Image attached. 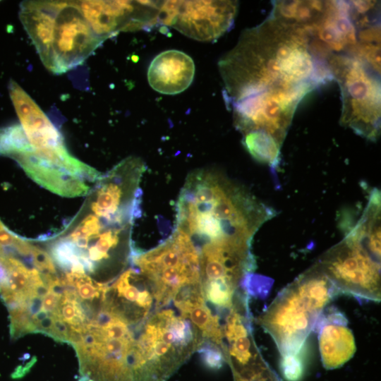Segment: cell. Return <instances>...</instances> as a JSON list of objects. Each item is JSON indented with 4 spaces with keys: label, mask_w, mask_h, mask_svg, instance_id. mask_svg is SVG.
<instances>
[{
    "label": "cell",
    "mask_w": 381,
    "mask_h": 381,
    "mask_svg": "<svg viewBox=\"0 0 381 381\" xmlns=\"http://www.w3.org/2000/svg\"><path fill=\"white\" fill-rule=\"evenodd\" d=\"M315 48L306 28L272 12L242 33L219 70L243 135L260 133L282 145L301 100L333 79L328 60Z\"/></svg>",
    "instance_id": "cell-1"
},
{
    "label": "cell",
    "mask_w": 381,
    "mask_h": 381,
    "mask_svg": "<svg viewBox=\"0 0 381 381\" xmlns=\"http://www.w3.org/2000/svg\"><path fill=\"white\" fill-rule=\"evenodd\" d=\"M275 214L223 174L202 169L187 177L180 192L175 228L196 245L251 246L256 231Z\"/></svg>",
    "instance_id": "cell-2"
},
{
    "label": "cell",
    "mask_w": 381,
    "mask_h": 381,
    "mask_svg": "<svg viewBox=\"0 0 381 381\" xmlns=\"http://www.w3.org/2000/svg\"><path fill=\"white\" fill-rule=\"evenodd\" d=\"M19 16L44 65L60 74L82 64L104 41L77 1H26Z\"/></svg>",
    "instance_id": "cell-3"
},
{
    "label": "cell",
    "mask_w": 381,
    "mask_h": 381,
    "mask_svg": "<svg viewBox=\"0 0 381 381\" xmlns=\"http://www.w3.org/2000/svg\"><path fill=\"white\" fill-rule=\"evenodd\" d=\"M344 238L315 264L339 293L380 301V209L368 205Z\"/></svg>",
    "instance_id": "cell-4"
},
{
    "label": "cell",
    "mask_w": 381,
    "mask_h": 381,
    "mask_svg": "<svg viewBox=\"0 0 381 381\" xmlns=\"http://www.w3.org/2000/svg\"><path fill=\"white\" fill-rule=\"evenodd\" d=\"M338 293L314 265L277 294L258 322L272 337L282 356L298 355L325 306Z\"/></svg>",
    "instance_id": "cell-5"
},
{
    "label": "cell",
    "mask_w": 381,
    "mask_h": 381,
    "mask_svg": "<svg viewBox=\"0 0 381 381\" xmlns=\"http://www.w3.org/2000/svg\"><path fill=\"white\" fill-rule=\"evenodd\" d=\"M329 66L341 90L340 123L365 138L376 140L380 132V73L346 54H334Z\"/></svg>",
    "instance_id": "cell-6"
},
{
    "label": "cell",
    "mask_w": 381,
    "mask_h": 381,
    "mask_svg": "<svg viewBox=\"0 0 381 381\" xmlns=\"http://www.w3.org/2000/svg\"><path fill=\"white\" fill-rule=\"evenodd\" d=\"M236 11L232 1H171L163 4L159 16L164 23L190 37L212 41L230 29Z\"/></svg>",
    "instance_id": "cell-7"
},
{
    "label": "cell",
    "mask_w": 381,
    "mask_h": 381,
    "mask_svg": "<svg viewBox=\"0 0 381 381\" xmlns=\"http://www.w3.org/2000/svg\"><path fill=\"white\" fill-rule=\"evenodd\" d=\"M8 92L21 126L33 147L54 149L65 146L59 130L16 81H9Z\"/></svg>",
    "instance_id": "cell-8"
},
{
    "label": "cell",
    "mask_w": 381,
    "mask_h": 381,
    "mask_svg": "<svg viewBox=\"0 0 381 381\" xmlns=\"http://www.w3.org/2000/svg\"><path fill=\"white\" fill-rule=\"evenodd\" d=\"M195 64L187 54L176 49L164 51L150 63L147 80L159 93L176 95L183 92L192 83Z\"/></svg>",
    "instance_id": "cell-9"
},
{
    "label": "cell",
    "mask_w": 381,
    "mask_h": 381,
    "mask_svg": "<svg viewBox=\"0 0 381 381\" xmlns=\"http://www.w3.org/2000/svg\"><path fill=\"white\" fill-rule=\"evenodd\" d=\"M25 172L37 184L52 193L64 197H77L87 194L90 182L69 171L45 163L28 151L12 157Z\"/></svg>",
    "instance_id": "cell-10"
},
{
    "label": "cell",
    "mask_w": 381,
    "mask_h": 381,
    "mask_svg": "<svg viewBox=\"0 0 381 381\" xmlns=\"http://www.w3.org/2000/svg\"><path fill=\"white\" fill-rule=\"evenodd\" d=\"M347 320L334 310L321 320L318 332L322 362L327 369H335L349 361L356 352V344Z\"/></svg>",
    "instance_id": "cell-11"
},
{
    "label": "cell",
    "mask_w": 381,
    "mask_h": 381,
    "mask_svg": "<svg viewBox=\"0 0 381 381\" xmlns=\"http://www.w3.org/2000/svg\"><path fill=\"white\" fill-rule=\"evenodd\" d=\"M30 145L21 126L13 124L0 128V155L12 158Z\"/></svg>",
    "instance_id": "cell-12"
},
{
    "label": "cell",
    "mask_w": 381,
    "mask_h": 381,
    "mask_svg": "<svg viewBox=\"0 0 381 381\" xmlns=\"http://www.w3.org/2000/svg\"><path fill=\"white\" fill-rule=\"evenodd\" d=\"M233 374L235 381H280L265 360L249 368L234 371Z\"/></svg>",
    "instance_id": "cell-13"
},
{
    "label": "cell",
    "mask_w": 381,
    "mask_h": 381,
    "mask_svg": "<svg viewBox=\"0 0 381 381\" xmlns=\"http://www.w3.org/2000/svg\"><path fill=\"white\" fill-rule=\"evenodd\" d=\"M198 351L203 363L210 369L218 370L226 361L220 347L208 340H205Z\"/></svg>",
    "instance_id": "cell-14"
},
{
    "label": "cell",
    "mask_w": 381,
    "mask_h": 381,
    "mask_svg": "<svg viewBox=\"0 0 381 381\" xmlns=\"http://www.w3.org/2000/svg\"><path fill=\"white\" fill-rule=\"evenodd\" d=\"M280 369L287 381H299L304 374V365L298 355L282 356Z\"/></svg>",
    "instance_id": "cell-15"
},
{
    "label": "cell",
    "mask_w": 381,
    "mask_h": 381,
    "mask_svg": "<svg viewBox=\"0 0 381 381\" xmlns=\"http://www.w3.org/2000/svg\"><path fill=\"white\" fill-rule=\"evenodd\" d=\"M21 237L10 231L0 219V248L13 250Z\"/></svg>",
    "instance_id": "cell-16"
}]
</instances>
